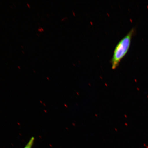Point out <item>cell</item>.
Wrapping results in <instances>:
<instances>
[{
	"mask_svg": "<svg viewBox=\"0 0 148 148\" xmlns=\"http://www.w3.org/2000/svg\"><path fill=\"white\" fill-rule=\"evenodd\" d=\"M136 31L135 28H133L116 46L110 61L112 69H115L118 67L121 60L128 52Z\"/></svg>",
	"mask_w": 148,
	"mask_h": 148,
	"instance_id": "1",
	"label": "cell"
},
{
	"mask_svg": "<svg viewBox=\"0 0 148 148\" xmlns=\"http://www.w3.org/2000/svg\"><path fill=\"white\" fill-rule=\"evenodd\" d=\"M35 138L34 137H32L29 140L28 142L25 145V147L23 148H32L33 144L34 143Z\"/></svg>",
	"mask_w": 148,
	"mask_h": 148,
	"instance_id": "2",
	"label": "cell"
},
{
	"mask_svg": "<svg viewBox=\"0 0 148 148\" xmlns=\"http://www.w3.org/2000/svg\"><path fill=\"white\" fill-rule=\"evenodd\" d=\"M38 30L39 31V32H42L44 31V28H43L42 27H40L39 28H38Z\"/></svg>",
	"mask_w": 148,
	"mask_h": 148,
	"instance_id": "3",
	"label": "cell"
},
{
	"mask_svg": "<svg viewBox=\"0 0 148 148\" xmlns=\"http://www.w3.org/2000/svg\"><path fill=\"white\" fill-rule=\"evenodd\" d=\"M27 5L28 7H30V5H29V3H27Z\"/></svg>",
	"mask_w": 148,
	"mask_h": 148,
	"instance_id": "4",
	"label": "cell"
},
{
	"mask_svg": "<svg viewBox=\"0 0 148 148\" xmlns=\"http://www.w3.org/2000/svg\"><path fill=\"white\" fill-rule=\"evenodd\" d=\"M22 51L23 52V53H24V51Z\"/></svg>",
	"mask_w": 148,
	"mask_h": 148,
	"instance_id": "5",
	"label": "cell"
},
{
	"mask_svg": "<svg viewBox=\"0 0 148 148\" xmlns=\"http://www.w3.org/2000/svg\"><path fill=\"white\" fill-rule=\"evenodd\" d=\"M21 47L22 48L23 47V46H21Z\"/></svg>",
	"mask_w": 148,
	"mask_h": 148,
	"instance_id": "6",
	"label": "cell"
}]
</instances>
